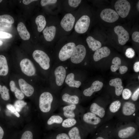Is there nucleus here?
<instances>
[{
    "label": "nucleus",
    "mask_w": 139,
    "mask_h": 139,
    "mask_svg": "<svg viewBox=\"0 0 139 139\" xmlns=\"http://www.w3.org/2000/svg\"><path fill=\"white\" fill-rule=\"evenodd\" d=\"M118 128L117 132L118 137L121 139H126L135 134L137 127L134 123H131L122 125Z\"/></svg>",
    "instance_id": "nucleus-1"
},
{
    "label": "nucleus",
    "mask_w": 139,
    "mask_h": 139,
    "mask_svg": "<svg viewBox=\"0 0 139 139\" xmlns=\"http://www.w3.org/2000/svg\"><path fill=\"white\" fill-rule=\"evenodd\" d=\"M32 56L42 69L47 70L49 68L50 59L45 52L41 50H36L33 53Z\"/></svg>",
    "instance_id": "nucleus-2"
},
{
    "label": "nucleus",
    "mask_w": 139,
    "mask_h": 139,
    "mask_svg": "<svg viewBox=\"0 0 139 139\" xmlns=\"http://www.w3.org/2000/svg\"><path fill=\"white\" fill-rule=\"evenodd\" d=\"M53 100V95L50 93L46 92L42 93L39 99V107L41 111L45 113L49 112Z\"/></svg>",
    "instance_id": "nucleus-3"
},
{
    "label": "nucleus",
    "mask_w": 139,
    "mask_h": 139,
    "mask_svg": "<svg viewBox=\"0 0 139 139\" xmlns=\"http://www.w3.org/2000/svg\"><path fill=\"white\" fill-rule=\"evenodd\" d=\"M90 23V17L86 15L82 16L76 21L74 26V30L77 33H84L88 30Z\"/></svg>",
    "instance_id": "nucleus-4"
},
{
    "label": "nucleus",
    "mask_w": 139,
    "mask_h": 139,
    "mask_svg": "<svg viewBox=\"0 0 139 139\" xmlns=\"http://www.w3.org/2000/svg\"><path fill=\"white\" fill-rule=\"evenodd\" d=\"M114 8L119 16L124 18L129 14L131 9V5L127 0H118L115 3Z\"/></svg>",
    "instance_id": "nucleus-5"
},
{
    "label": "nucleus",
    "mask_w": 139,
    "mask_h": 139,
    "mask_svg": "<svg viewBox=\"0 0 139 139\" xmlns=\"http://www.w3.org/2000/svg\"><path fill=\"white\" fill-rule=\"evenodd\" d=\"M76 46L75 44L73 42H67L64 45L59 52V59L64 61L71 58Z\"/></svg>",
    "instance_id": "nucleus-6"
},
{
    "label": "nucleus",
    "mask_w": 139,
    "mask_h": 139,
    "mask_svg": "<svg viewBox=\"0 0 139 139\" xmlns=\"http://www.w3.org/2000/svg\"><path fill=\"white\" fill-rule=\"evenodd\" d=\"M86 54L85 47L82 44L76 46L71 57V61L74 64H78L81 62L84 59Z\"/></svg>",
    "instance_id": "nucleus-7"
},
{
    "label": "nucleus",
    "mask_w": 139,
    "mask_h": 139,
    "mask_svg": "<svg viewBox=\"0 0 139 139\" xmlns=\"http://www.w3.org/2000/svg\"><path fill=\"white\" fill-rule=\"evenodd\" d=\"M75 20V18L72 14L67 13L61 19L60 22V25L65 31L70 32L73 28Z\"/></svg>",
    "instance_id": "nucleus-8"
},
{
    "label": "nucleus",
    "mask_w": 139,
    "mask_h": 139,
    "mask_svg": "<svg viewBox=\"0 0 139 139\" xmlns=\"http://www.w3.org/2000/svg\"><path fill=\"white\" fill-rule=\"evenodd\" d=\"M102 119L90 111L84 114L82 117L83 120L85 123L94 127L100 125L102 122Z\"/></svg>",
    "instance_id": "nucleus-9"
},
{
    "label": "nucleus",
    "mask_w": 139,
    "mask_h": 139,
    "mask_svg": "<svg viewBox=\"0 0 139 139\" xmlns=\"http://www.w3.org/2000/svg\"><path fill=\"white\" fill-rule=\"evenodd\" d=\"M100 16L103 20L109 23L116 22L119 18V16L116 11L110 8H106L102 10Z\"/></svg>",
    "instance_id": "nucleus-10"
},
{
    "label": "nucleus",
    "mask_w": 139,
    "mask_h": 139,
    "mask_svg": "<svg viewBox=\"0 0 139 139\" xmlns=\"http://www.w3.org/2000/svg\"><path fill=\"white\" fill-rule=\"evenodd\" d=\"M20 66L22 72L27 76H31L35 74V68L33 63L29 59H22L20 62Z\"/></svg>",
    "instance_id": "nucleus-11"
},
{
    "label": "nucleus",
    "mask_w": 139,
    "mask_h": 139,
    "mask_svg": "<svg viewBox=\"0 0 139 139\" xmlns=\"http://www.w3.org/2000/svg\"><path fill=\"white\" fill-rule=\"evenodd\" d=\"M120 109L123 116L125 117H130L136 112L137 107L134 103L126 101L122 105Z\"/></svg>",
    "instance_id": "nucleus-12"
},
{
    "label": "nucleus",
    "mask_w": 139,
    "mask_h": 139,
    "mask_svg": "<svg viewBox=\"0 0 139 139\" xmlns=\"http://www.w3.org/2000/svg\"><path fill=\"white\" fill-rule=\"evenodd\" d=\"M114 31L118 36L119 44L122 45H125L129 38L128 32L123 27L119 25L114 27Z\"/></svg>",
    "instance_id": "nucleus-13"
},
{
    "label": "nucleus",
    "mask_w": 139,
    "mask_h": 139,
    "mask_svg": "<svg viewBox=\"0 0 139 139\" xmlns=\"http://www.w3.org/2000/svg\"><path fill=\"white\" fill-rule=\"evenodd\" d=\"M90 112L95 114L102 119L106 115L107 111L106 106H104L97 103H92L90 107Z\"/></svg>",
    "instance_id": "nucleus-14"
},
{
    "label": "nucleus",
    "mask_w": 139,
    "mask_h": 139,
    "mask_svg": "<svg viewBox=\"0 0 139 139\" xmlns=\"http://www.w3.org/2000/svg\"><path fill=\"white\" fill-rule=\"evenodd\" d=\"M66 74L65 68L60 66L57 67L55 70L54 74L55 76L56 82L58 86H61L63 84Z\"/></svg>",
    "instance_id": "nucleus-15"
},
{
    "label": "nucleus",
    "mask_w": 139,
    "mask_h": 139,
    "mask_svg": "<svg viewBox=\"0 0 139 139\" xmlns=\"http://www.w3.org/2000/svg\"><path fill=\"white\" fill-rule=\"evenodd\" d=\"M18 83L21 90L26 96L30 97L33 94L34 91V88L24 79H19Z\"/></svg>",
    "instance_id": "nucleus-16"
},
{
    "label": "nucleus",
    "mask_w": 139,
    "mask_h": 139,
    "mask_svg": "<svg viewBox=\"0 0 139 139\" xmlns=\"http://www.w3.org/2000/svg\"><path fill=\"white\" fill-rule=\"evenodd\" d=\"M57 28L55 25L47 26L43 31V33L45 39L47 41L50 42L53 40L56 36Z\"/></svg>",
    "instance_id": "nucleus-17"
},
{
    "label": "nucleus",
    "mask_w": 139,
    "mask_h": 139,
    "mask_svg": "<svg viewBox=\"0 0 139 139\" xmlns=\"http://www.w3.org/2000/svg\"><path fill=\"white\" fill-rule=\"evenodd\" d=\"M103 86V83L99 81H94L91 86L89 88L85 89L83 91V94L85 96L90 97L94 92L100 91Z\"/></svg>",
    "instance_id": "nucleus-18"
},
{
    "label": "nucleus",
    "mask_w": 139,
    "mask_h": 139,
    "mask_svg": "<svg viewBox=\"0 0 139 139\" xmlns=\"http://www.w3.org/2000/svg\"><path fill=\"white\" fill-rule=\"evenodd\" d=\"M110 53L109 49L106 46H104L98 49L96 51L93 55L94 60L97 62L102 58L109 56Z\"/></svg>",
    "instance_id": "nucleus-19"
},
{
    "label": "nucleus",
    "mask_w": 139,
    "mask_h": 139,
    "mask_svg": "<svg viewBox=\"0 0 139 139\" xmlns=\"http://www.w3.org/2000/svg\"><path fill=\"white\" fill-rule=\"evenodd\" d=\"M122 84L121 80L119 78L111 79L109 81V85L115 87V94L117 96H119L121 94L123 89Z\"/></svg>",
    "instance_id": "nucleus-20"
},
{
    "label": "nucleus",
    "mask_w": 139,
    "mask_h": 139,
    "mask_svg": "<svg viewBox=\"0 0 139 139\" xmlns=\"http://www.w3.org/2000/svg\"><path fill=\"white\" fill-rule=\"evenodd\" d=\"M17 30L19 35L22 39L24 40L29 39L30 37V33L23 22H20L18 24Z\"/></svg>",
    "instance_id": "nucleus-21"
},
{
    "label": "nucleus",
    "mask_w": 139,
    "mask_h": 139,
    "mask_svg": "<svg viewBox=\"0 0 139 139\" xmlns=\"http://www.w3.org/2000/svg\"><path fill=\"white\" fill-rule=\"evenodd\" d=\"M8 67L6 58L3 55H0V76H4L7 75Z\"/></svg>",
    "instance_id": "nucleus-22"
},
{
    "label": "nucleus",
    "mask_w": 139,
    "mask_h": 139,
    "mask_svg": "<svg viewBox=\"0 0 139 139\" xmlns=\"http://www.w3.org/2000/svg\"><path fill=\"white\" fill-rule=\"evenodd\" d=\"M86 41L89 48L93 51H96L101 47V42L92 36H88L86 39Z\"/></svg>",
    "instance_id": "nucleus-23"
},
{
    "label": "nucleus",
    "mask_w": 139,
    "mask_h": 139,
    "mask_svg": "<svg viewBox=\"0 0 139 139\" xmlns=\"http://www.w3.org/2000/svg\"><path fill=\"white\" fill-rule=\"evenodd\" d=\"M76 107V105L74 104H70L64 106L63 108L64 116L67 118H74L75 115L74 111Z\"/></svg>",
    "instance_id": "nucleus-24"
},
{
    "label": "nucleus",
    "mask_w": 139,
    "mask_h": 139,
    "mask_svg": "<svg viewBox=\"0 0 139 139\" xmlns=\"http://www.w3.org/2000/svg\"><path fill=\"white\" fill-rule=\"evenodd\" d=\"M74 75L72 73L68 74L65 80V82L70 87L79 88L81 85V83L79 81L74 79Z\"/></svg>",
    "instance_id": "nucleus-25"
},
{
    "label": "nucleus",
    "mask_w": 139,
    "mask_h": 139,
    "mask_svg": "<svg viewBox=\"0 0 139 139\" xmlns=\"http://www.w3.org/2000/svg\"><path fill=\"white\" fill-rule=\"evenodd\" d=\"M63 100L71 104L76 105L78 104L79 101V97L76 95H71L68 93H65L62 96Z\"/></svg>",
    "instance_id": "nucleus-26"
},
{
    "label": "nucleus",
    "mask_w": 139,
    "mask_h": 139,
    "mask_svg": "<svg viewBox=\"0 0 139 139\" xmlns=\"http://www.w3.org/2000/svg\"><path fill=\"white\" fill-rule=\"evenodd\" d=\"M35 23L37 26L38 31L39 32L43 30L46 24L45 18L42 15H39L36 17Z\"/></svg>",
    "instance_id": "nucleus-27"
},
{
    "label": "nucleus",
    "mask_w": 139,
    "mask_h": 139,
    "mask_svg": "<svg viewBox=\"0 0 139 139\" xmlns=\"http://www.w3.org/2000/svg\"><path fill=\"white\" fill-rule=\"evenodd\" d=\"M11 91L14 92L16 98L19 100L22 99L24 97V94L16 87L14 82L13 80L11 81L9 84Z\"/></svg>",
    "instance_id": "nucleus-28"
},
{
    "label": "nucleus",
    "mask_w": 139,
    "mask_h": 139,
    "mask_svg": "<svg viewBox=\"0 0 139 139\" xmlns=\"http://www.w3.org/2000/svg\"><path fill=\"white\" fill-rule=\"evenodd\" d=\"M122 105L121 102L119 100L113 101L109 106L108 112L112 114L117 113L120 109Z\"/></svg>",
    "instance_id": "nucleus-29"
},
{
    "label": "nucleus",
    "mask_w": 139,
    "mask_h": 139,
    "mask_svg": "<svg viewBox=\"0 0 139 139\" xmlns=\"http://www.w3.org/2000/svg\"><path fill=\"white\" fill-rule=\"evenodd\" d=\"M68 135L70 139H82L79 128L74 126L69 131Z\"/></svg>",
    "instance_id": "nucleus-30"
},
{
    "label": "nucleus",
    "mask_w": 139,
    "mask_h": 139,
    "mask_svg": "<svg viewBox=\"0 0 139 139\" xmlns=\"http://www.w3.org/2000/svg\"><path fill=\"white\" fill-rule=\"evenodd\" d=\"M9 90L6 86L0 84V94L4 100L7 101L10 99Z\"/></svg>",
    "instance_id": "nucleus-31"
},
{
    "label": "nucleus",
    "mask_w": 139,
    "mask_h": 139,
    "mask_svg": "<svg viewBox=\"0 0 139 139\" xmlns=\"http://www.w3.org/2000/svg\"><path fill=\"white\" fill-rule=\"evenodd\" d=\"M63 119V118L59 115H53L51 116L48 119L47 124L50 125L54 124H62Z\"/></svg>",
    "instance_id": "nucleus-32"
},
{
    "label": "nucleus",
    "mask_w": 139,
    "mask_h": 139,
    "mask_svg": "<svg viewBox=\"0 0 139 139\" xmlns=\"http://www.w3.org/2000/svg\"><path fill=\"white\" fill-rule=\"evenodd\" d=\"M76 123V120L74 118H68L63 120L61 124L63 127L68 128L74 126Z\"/></svg>",
    "instance_id": "nucleus-33"
},
{
    "label": "nucleus",
    "mask_w": 139,
    "mask_h": 139,
    "mask_svg": "<svg viewBox=\"0 0 139 139\" xmlns=\"http://www.w3.org/2000/svg\"><path fill=\"white\" fill-rule=\"evenodd\" d=\"M4 22L9 24H12L14 22L13 18L8 14H4L0 15V22Z\"/></svg>",
    "instance_id": "nucleus-34"
},
{
    "label": "nucleus",
    "mask_w": 139,
    "mask_h": 139,
    "mask_svg": "<svg viewBox=\"0 0 139 139\" xmlns=\"http://www.w3.org/2000/svg\"><path fill=\"white\" fill-rule=\"evenodd\" d=\"M27 104L26 102L21 100H18L15 101L14 104V107L16 111L18 112H20L22 108Z\"/></svg>",
    "instance_id": "nucleus-35"
},
{
    "label": "nucleus",
    "mask_w": 139,
    "mask_h": 139,
    "mask_svg": "<svg viewBox=\"0 0 139 139\" xmlns=\"http://www.w3.org/2000/svg\"><path fill=\"white\" fill-rule=\"evenodd\" d=\"M121 94L124 100H127L131 97L132 93L129 89L125 88L123 89Z\"/></svg>",
    "instance_id": "nucleus-36"
},
{
    "label": "nucleus",
    "mask_w": 139,
    "mask_h": 139,
    "mask_svg": "<svg viewBox=\"0 0 139 139\" xmlns=\"http://www.w3.org/2000/svg\"><path fill=\"white\" fill-rule=\"evenodd\" d=\"M82 0H69L68 1V4L70 7L73 8L77 7L81 3Z\"/></svg>",
    "instance_id": "nucleus-37"
},
{
    "label": "nucleus",
    "mask_w": 139,
    "mask_h": 139,
    "mask_svg": "<svg viewBox=\"0 0 139 139\" xmlns=\"http://www.w3.org/2000/svg\"><path fill=\"white\" fill-rule=\"evenodd\" d=\"M125 54L126 56L128 58H132L135 56V52L133 48H128L126 50Z\"/></svg>",
    "instance_id": "nucleus-38"
},
{
    "label": "nucleus",
    "mask_w": 139,
    "mask_h": 139,
    "mask_svg": "<svg viewBox=\"0 0 139 139\" xmlns=\"http://www.w3.org/2000/svg\"><path fill=\"white\" fill-rule=\"evenodd\" d=\"M21 139H33L32 133L29 131H25L22 135Z\"/></svg>",
    "instance_id": "nucleus-39"
},
{
    "label": "nucleus",
    "mask_w": 139,
    "mask_h": 139,
    "mask_svg": "<svg viewBox=\"0 0 139 139\" xmlns=\"http://www.w3.org/2000/svg\"><path fill=\"white\" fill-rule=\"evenodd\" d=\"M7 108L12 113L14 114L16 117H19L20 115L16 111L14 106L11 104H8L6 105Z\"/></svg>",
    "instance_id": "nucleus-40"
},
{
    "label": "nucleus",
    "mask_w": 139,
    "mask_h": 139,
    "mask_svg": "<svg viewBox=\"0 0 139 139\" xmlns=\"http://www.w3.org/2000/svg\"><path fill=\"white\" fill-rule=\"evenodd\" d=\"M57 2V0H41L40 4L42 6H44L48 5L55 4Z\"/></svg>",
    "instance_id": "nucleus-41"
},
{
    "label": "nucleus",
    "mask_w": 139,
    "mask_h": 139,
    "mask_svg": "<svg viewBox=\"0 0 139 139\" xmlns=\"http://www.w3.org/2000/svg\"><path fill=\"white\" fill-rule=\"evenodd\" d=\"M12 35L7 32L0 31V38L2 39H9L12 38Z\"/></svg>",
    "instance_id": "nucleus-42"
},
{
    "label": "nucleus",
    "mask_w": 139,
    "mask_h": 139,
    "mask_svg": "<svg viewBox=\"0 0 139 139\" xmlns=\"http://www.w3.org/2000/svg\"><path fill=\"white\" fill-rule=\"evenodd\" d=\"M132 38L134 42H139V32L138 31H135L132 33Z\"/></svg>",
    "instance_id": "nucleus-43"
},
{
    "label": "nucleus",
    "mask_w": 139,
    "mask_h": 139,
    "mask_svg": "<svg viewBox=\"0 0 139 139\" xmlns=\"http://www.w3.org/2000/svg\"><path fill=\"white\" fill-rule=\"evenodd\" d=\"M139 95V88H138L132 94L131 99L134 101H136L138 99Z\"/></svg>",
    "instance_id": "nucleus-44"
},
{
    "label": "nucleus",
    "mask_w": 139,
    "mask_h": 139,
    "mask_svg": "<svg viewBox=\"0 0 139 139\" xmlns=\"http://www.w3.org/2000/svg\"><path fill=\"white\" fill-rule=\"evenodd\" d=\"M56 139H70L68 135L65 133H62L58 134Z\"/></svg>",
    "instance_id": "nucleus-45"
},
{
    "label": "nucleus",
    "mask_w": 139,
    "mask_h": 139,
    "mask_svg": "<svg viewBox=\"0 0 139 139\" xmlns=\"http://www.w3.org/2000/svg\"><path fill=\"white\" fill-rule=\"evenodd\" d=\"M112 63L113 65L120 66L121 63V59L118 57H115L113 59Z\"/></svg>",
    "instance_id": "nucleus-46"
},
{
    "label": "nucleus",
    "mask_w": 139,
    "mask_h": 139,
    "mask_svg": "<svg viewBox=\"0 0 139 139\" xmlns=\"http://www.w3.org/2000/svg\"><path fill=\"white\" fill-rule=\"evenodd\" d=\"M127 67L125 66H120L119 67V73L121 74L126 73L128 70Z\"/></svg>",
    "instance_id": "nucleus-47"
},
{
    "label": "nucleus",
    "mask_w": 139,
    "mask_h": 139,
    "mask_svg": "<svg viewBox=\"0 0 139 139\" xmlns=\"http://www.w3.org/2000/svg\"><path fill=\"white\" fill-rule=\"evenodd\" d=\"M133 69L134 71L136 72H139V62H136L134 65Z\"/></svg>",
    "instance_id": "nucleus-48"
},
{
    "label": "nucleus",
    "mask_w": 139,
    "mask_h": 139,
    "mask_svg": "<svg viewBox=\"0 0 139 139\" xmlns=\"http://www.w3.org/2000/svg\"><path fill=\"white\" fill-rule=\"evenodd\" d=\"M120 66L117 65H113L111 66L110 69L111 71L113 72H115L118 69Z\"/></svg>",
    "instance_id": "nucleus-49"
},
{
    "label": "nucleus",
    "mask_w": 139,
    "mask_h": 139,
    "mask_svg": "<svg viewBox=\"0 0 139 139\" xmlns=\"http://www.w3.org/2000/svg\"><path fill=\"white\" fill-rule=\"evenodd\" d=\"M37 1V0H23V3L26 5H28L30 4L32 2L34 1Z\"/></svg>",
    "instance_id": "nucleus-50"
},
{
    "label": "nucleus",
    "mask_w": 139,
    "mask_h": 139,
    "mask_svg": "<svg viewBox=\"0 0 139 139\" xmlns=\"http://www.w3.org/2000/svg\"><path fill=\"white\" fill-rule=\"evenodd\" d=\"M4 132L3 129L0 126V139H2L3 137Z\"/></svg>",
    "instance_id": "nucleus-51"
},
{
    "label": "nucleus",
    "mask_w": 139,
    "mask_h": 139,
    "mask_svg": "<svg viewBox=\"0 0 139 139\" xmlns=\"http://www.w3.org/2000/svg\"><path fill=\"white\" fill-rule=\"evenodd\" d=\"M95 139H107L101 136H99L97 137Z\"/></svg>",
    "instance_id": "nucleus-52"
},
{
    "label": "nucleus",
    "mask_w": 139,
    "mask_h": 139,
    "mask_svg": "<svg viewBox=\"0 0 139 139\" xmlns=\"http://www.w3.org/2000/svg\"><path fill=\"white\" fill-rule=\"evenodd\" d=\"M3 44V42L2 41L0 40V46L2 45Z\"/></svg>",
    "instance_id": "nucleus-53"
},
{
    "label": "nucleus",
    "mask_w": 139,
    "mask_h": 139,
    "mask_svg": "<svg viewBox=\"0 0 139 139\" xmlns=\"http://www.w3.org/2000/svg\"><path fill=\"white\" fill-rule=\"evenodd\" d=\"M139 1L138 2V3H137V8H138H138L139 9Z\"/></svg>",
    "instance_id": "nucleus-54"
},
{
    "label": "nucleus",
    "mask_w": 139,
    "mask_h": 139,
    "mask_svg": "<svg viewBox=\"0 0 139 139\" xmlns=\"http://www.w3.org/2000/svg\"><path fill=\"white\" fill-rule=\"evenodd\" d=\"M2 1V0H0V3Z\"/></svg>",
    "instance_id": "nucleus-55"
},
{
    "label": "nucleus",
    "mask_w": 139,
    "mask_h": 139,
    "mask_svg": "<svg viewBox=\"0 0 139 139\" xmlns=\"http://www.w3.org/2000/svg\"><path fill=\"white\" fill-rule=\"evenodd\" d=\"M86 62L85 63V65H86Z\"/></svg>",
    "instance_id": "nucleus-56"
},
{
    "label": "nucleus",
    "mask_w": 139,
    "mask_h": 139,
    "mask_svg": "<svg viewBox=\"0 0 139 139\" xmlns=\"http://www.w3.org/2000/svg\"><path fill=\"white\" fill-rule=\"evenodd\" d=\"M1 108H0V111H1Z\"/></svg>",
    "instance_id": "nucleus-57"
},
{
    "label": "nucleus",
    "mask_w": 139,
    "mask_h": 139,
    "mask_svg": "<svg viewBox=\"0 0 139 139\" xmlns=\"http://www.w3.org/2000/svg\"><path fill=\"white\" fill-rule=\"evenodd\" d=\"M138 79H139V76H138Z\"/></svg>",
    "instance_id": "nucleus-58"
},
{
    "label": "nucleus",
    "mask_w": 139,
    "mask_h": 139,
    "mask_svg": "<svg viewBox=\"0 0 139 139\" xmlns=\"http://www.w3.org/2000/svg\"><path fill=\"white\" fill-rule=\"evenodd\" d=\"M138 139H139V138H138Z\"/></svg>",
    "instance_id": "nucleus-59"
}]
</instances>
